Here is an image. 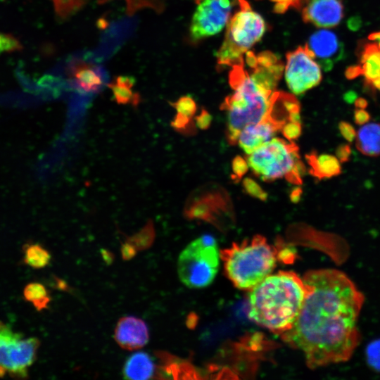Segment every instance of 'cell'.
I'll return each mask as SVG.
<instances>
[{
  "mask_svg": "<svg viewBox=\"0 0 380 380\" xmlns=\"http://www.w3.org/2000/svg\"><path fill=\"white\" fill-rule=\"evenodd\" d=\"M112 90L114 99L118 104L131 105L137 106L141 102V96L138 92L132 90V88L116 84L115 82L108 84Z\"/></svg>",
  "mask_w": 380,
  "mask_h": 380,
  "instance_id": "cell-23",
  "label": "cell"
},
{
  "mask_svg": "<svg viewBox=\"0 0 380 380\" xmlns=\"http://www.w3.org/2000/svg\"><path fill=\"white\" fill-rule=\"evenodd\" d=\"M360 75H361V71L357 65L348 67L346 71V77L349 80L355 79Z\"/></svg>",
  "mask_w": 380,
  "mask_h": 380,
  "instance_id": "cell-41",
  "label": "cell"
},
{
  "mask_svg": "<svg viewBox=\"0 0 380 380\" xmlns=\"http://www.w3.org/2000/svg\"><path fill=\"white\" fill-rule=\"evenodd\" d=\"M23 261L34 269H42L47 266L51 260L50 253L42 245L30 243L23 247Z\"/></svg>",
  "mask_w": 380,
  "mask_h": 380,
  "instance_id": "cell-21",
  "label": "cell"
},
{
  "mask_svg": "<svg viewBox=\"0 0 380 380\" xmlns=\"http://www.w3.org/2000/svg\"><path fill=\"white\" fill-rule=\"evenodd\" d=\"M248 167L249 166L247 161L245 160L243 158L240 156H236L233 159L232 163V179L236 183L239 182L243 175L247 172Z\"/></svg>",
  "mask_w": 380,
  "mask_h": 380,
  "instance_id": "cell-31",
  "label": "cell"
},
{
  "mask_svg": "<svg viewBox=\"0 0 380 380\" xmlns=\"http://www.w3.org/2000/svg\"><path fill=\"white\" fill-rule=\"evenodd\" d=\"M355 147L362 154L369 157L380 156V123L368 122L357 132Z\"/></svg>",
  "mask_w": 380,
  "mask_h": 380,
  "instance_id": "cell-19",
  "label": "cell"
},
{
  "mask_svg": "<svg viewBox=\"0 0 380 380\" xmlns=\"http://www.w3.org/2000/svg\"><path fill=\"white\" fill-rule=\"evenodd\" d=\"M301 194V189L300 188H297L296 189L293 190L291 194V200L296 203L299 201L300 197Z\"/></svg>",
  "mask_w": 380,
  "mask_h": 380,
  "instance_id": "cell-45",
  "label": "cell"
},
{
  "mask_svg": "<svg viewBox=\"0 0 380 380\" xmlns=\"http://www.w3.org/2000/svg\"><path fill=\"white\" fill-rule=\"evenodd\" d=\"M356 96H355V94L354 92H347L346 94V97L345 99H346L347 101H348L349 100L352 101V100H355L356 99Z\"/></svg>",
  "mask_w": 380,
  "mask_h": 380,
  "instance_id": "cell-48",
  "label": "cell"
},
{
  "mask_svg": "<svg viewBox=\"0 0 380 380\" xmlns=\"http://www.w3.org/2000/svg\"><path fill=\"white\" fill-rule=\"evenodd\" d=\"M121 251L123 258L129 260L135 255L137 250L132 244L126 241V243L122 246Z\"/></svg>",
  "mask_w": 380,
  "mask_h": 380,
  "instance_id": "cell-39",
  "label": "cell"
},
{
  "mask_svg": "<svg viewBox=\"0 0 380 380\" xmlns=\"http://www.w3.org/2000/svg\"><path fill=\"white\" fill-rule=\"evenodd\" d=\"M157 367L146 353L137 352L131 355L125 362L122 375L125 379L146 380L156 378Z\"/></svg>",
  "mask_w": 380,
  "mask_h": 380,
  "instance_id": "cell-17",
  "label": "cell"
},
{
  "mask_svg": "<svg viewBox=\"0 0 380 380\" xmlns=\"http://www.w3.org/2000/svg\"><path fill=\"white\" fill-rule=\"evenodd\" d=\"M303 279L307 288L304 303L281 338L303 353L309 368L348 361L361 340L357 322L364 295L338 270H309Z\"/></svg>",
  "mask_w": 380,
  "mask_h": 380,
  "instance_id": "cell-1",
  "label": "cell"
},
{
  "mask_svg": "<svg viewBox=\"0 0 380 380\" xmlns=\"http://www.w3.org/2000/svg\"><path fill=\"white\" fill-rule=\"evenodd\" d=\"M338 127L341 136L347 141L351 143L355 141L357 132L350 123L346 121H341L338 123Z\"/></svg>",
  "mask_w": 380,
  "mask_h": 380,
  "instance_id": "cell-35",
  "label": "cell"
},
{
  "mask_svg": "<svg viewBox=\"0 0 380 380\" xmlns=\"http://www.w3.org/2000/svg\"><path fill=\"white\" fill-rule=\"evenodd\" d=\"M116 343L125 350L142 348L148 341L149 333L146 323L141 319L127 316L118 322L114 331Z\"/></svg>",
  "mask_w": 380,
  "mask_h": 380,
  "instance_id": "cell-15",
  "label": "cell"
},
{
  "mask_svg": "<svg viewBox=\"0 0 380 380\" xmlns=\"http://www.w3.org/2000/svg\"><path fill=\"white\" fill-rule=\"evenodd\" d=\"M353 118L355 123L362 126L369 122L371 115L365 109L355 108Z\"/></svg>",
  "mask_w": 380,
  "mask_h": 380,
  "instance_id": "cell-38",
  "label": "cell"
},
{
  "mask_svg": "<svg viewBox=\"0 0 380 380\" xmlns=\"http://www.w3.org/2000/svg\"><path fill=\"white\" fill-rule=\"evenodd\" d=\"M56 15L65 19L79 11L86 0H52Z\"/></svg>",
  "mask_w": 380,
  "mask_h": 380,
  "instance_id": "cell-25",
  "label": "cell"
},
{
  "mask_svg": "<svg viewBox=\"0 0 380 380\" xmlns=\"http://www.w3.org/2000/svg\"><path fill=\"white\" fill-rule=\"evenodd\" d=\"M275 3L274 11L277 13H283L289 8H299L303 0H271Z\"/></svg>",
  "mask_w": 380,
  "mask_h": 380,
  "instance_id": "cell-34",
  "label": "cell"
},
{
  "mask_svg": "<svg viewBox=\"0 0 380 380\" xmlns=\"http://www.w3.org/2000/svg\"><path fill=\"white\" fill-rule=\"evenodd\" d=\"M177 110V113L192 118L196 111V104L189 96H183L175 102L170 103Z\"/></svg>",
  "mask_w": 380,
  "mask_h": 380,
  "instance_id": "cell-27",
  "label": "cell"
},
{
  "mask_svg": "<svg viewBox=\"0 0 380 380\" xmlns=\"http://www.w3.org/2000/svg\"><path fill=\"white\" fill-rule=\"evenodd\" d=\"M197 4L189 29L193 40L215 35L227 25L232 11L229 0H200Z\"/></svg>",
  "mask_w": 380,
  "mask_h": 380,
  "instance_id": "cell-11",
  "label": "cell"
},
{
  "mask_svg": "<svg viewBox=\"0 0 380 380\" xmlns=\"http://www.w3.org/2000/svg\"><path fill=\"white\" fill-rule=\"evenodd\" d=\"M335 153L341 163H346L349 160L352 150L349 144H341L337 147Z\"/></svg>",
  "mask_w": 380,
  "mask_h": 380,
  "instance_id": "cell-37",
  "label": "cell"
},
{
  "mask_svg": "<svg viewBox=\"0 0 380 380\" xmlns=\"http://www.w3.org/2000/svg\"><path fill=\"white\" fill-rule=\"evenodd\" d=\"M196 126L201 129H208L212 120L210 114L205 109L201 110V113L195 118Z\"/></svg>",
  "mask_w": 380,
  "mask_h": 380,
  "instance_id": "cell-36",
  "label": "cell"
},
{
  "mask_svg": "<svg viewBox=\"0 0 380 380\" xmlns=\"http://www.w3.org/2000/svg\"><path fill=\"white\" fill-rule=\"evenodd\" d=\"M65 74L70 85L81 93H97L103 84L99 68L82 59H71L66 65Z\"/></svg>",
  "mask_w": 380,
  "mask_h": 380,
  "instance_id": "cell-13",
  "label": "cell"
},
{
  "mask_svg": "<svg viewBox=\"0 0 380 380\" xmlns=\"http://www.w3.org/2000/svg\"><path fill=\"white\" fill-rule=\"evenodd\" d=\"M97 25L99 28L103 29L108 25V23L105 19H99Z\"/></svg>",
  "mask_w": 380,
  "mask_h": 380,
  "instance_id": "cell-47",
  "label": "cell"
},
{
  "mask_svg": "<svg viewBox=\"0 0 380 380\" xmlns=\"http://www.w3.org/2000/svg\"><path fill=\"white\" fill-rule=\"evenodd\" d=\"M366 357L369 365L380 372V339L374 340L367 346Z\"/></svg>",
  "mask_w": 380,
  "mask_h": 380,
  "instance_id": "cell-29",
  "label": "cell"
},
{
  "mask_svg": "<svg viewBox=\"0 0 380 380\" xmlns=\"http://www.w3.org/2000/svg\"><path fill=\"white\" fill-rule=\"evenodd\" d=\"M278 131L275 125L265 120L244 127L239 133L237 144L248 155L270 140Z\"/></svg>",
  "mask_w": 380,
  "mask_h": 380,
  "instance_id": "cell-16",
  "label": "cell"
},
{
  "mask_svg": "<svg viewBox=\"0 0 380 380\" xmlns=\"http://www.w3.org/2000/svg\"><path fill=\"white\" fill-rule=\"evenodd\" d=\"M322 79L320 65L306 44L286 54L285 80L293 94H303L317 86Z\"/></svg>",
  "mask_w": 380,
  "mask_h": 380,
  "instance_id": "cell-10",
  "label": "cell"
},
{
  "mask_svg": "<svg viewBox=\"0 0 380 380\" xmlns=\"http://www.w3.org/2000/svg\"><path fill=\"white\" fill-rule=\"evenodd\" d=\"M369 87L380 91V75L377 78H376L374 81H372L369 84Z\"/></svg>",
  "mask_w": 380,
  "mask_h": 380,
  "instance_id": "cell-46",
  "label": "cell"
},
{
  "mask_svg": "<svg viewBox=\"0 0 380 380\" xmlns=\"http://www.w3.org/2000/svg\"><path fill=\"white\" fill-rule=\"evenodd\" d=\"M225 273L234 286L251 290L270 275L277 262L275 250L259 234L220 251Z\"/></svg>",
  "mask_w": 380,
  "mask_h": 380,
  "instance_id": "cell-4",
  "label": "cell"
},
{
  "mask_svg": "<svg viewBox=\"0 0 380 380\" xmlns=\"http://www.w3.org/2000/svg\"><path fill=\"white\" fill-rule=\"evenodd\" d=\"M155 239L153 222L149 220L145 226L133 236L128 237L127 241L132 244L137 250L148 248Z\"/></svg>",
  "mask_w": 380,
  "mask_h": 380,
  "instance_id": "cell-24",
  "label": "cell"
},
{
  "mask_svg": "<svg viewBox=\"0 0 380 380\" xmlns=\"http://www.w3.org/2000/svg\"><path fill=\"white\" fill-rule=\"evenodd\" d=\"M305 158L310 167L309 173L318 179L336 177L341 172V163L336 156L312 151L305 155Z\"/></svg>",
  "mask_w": 380,
  "mask_h": 380,
  "instance_id": "cell-18",
  "label": "cell"
},
{
  "mask_svg": "<svg viewBox=\"0 0 380 380\" xmlns=\"http://www.w3.org/2000/svg\"><path fill=\"white\" fill-rule=\"evenodd\" d=\"M242 186L245 192L251 196L256 198L261 201L267 200V194L253 179L246 177L243 180Z\"/></svg>",
  "mask_w": 380,
  "mask_h": 380,
  "instance_id": "cell-30",
  "label": "cell"
},
{
  "mask_svg": "<svg viewBox=\"0 0 380 380\" xmlns=\"http://www.w3.org/2000/svg\"><path fill=\"white\" fill-rule=\"evenodd\" d=\"M282 134L289 141L298 139L302 132L301 123L299 121H290L286 122L281 129Z\"/></svg>",
  "mask_w": 380,
  "mask_h": 380,
  "instance_id": "cell-33",
  "label": "cell"
},
{
  "mask_svg": "<svg viewBox=\"0 0 380 380\" xmlns=\"http://www.w3.org/2000/svg\"><path fill=\"white\" fill-rule=\"evenodd\" d=\"M23 297L32 303L37 311L47 308L51 300L46 288L39 282L27 284L23 289Z\"/></svg>",
  "mask_w": 380,
  "mask_h": 380,
  "instance_id": "cell-22",
  "label": "cell"
},
{
  "mask_svg": "<svg viewBox=\"0 0 380 380\" xmlns=\"http://www.w3.org/2000/svg\"><path fill=\"white\" fill-rule=\"evenodd\" d=\"M355 108L365 109L368 106L367 101L362 97H357L354 101Z\"/></svg>",
  "mask_w": 380,
  "mask_h": 380,
  "instance_id": "cell-43",
  "label": "cell"
},
{
  "mask_svg": "<svg viewBox=\"0 0 380 380\" xmlns=\"http://www.w3.org/2000/svg\"><path fill=\"white\" fill-rule=\"evenodd\" d=\"M307 294L304 280L293 271L270 274L250 290L248 316L258 325L281 336L291 329Z\"/></svg>",
  "mask_w": 380,
  "mask_h": 380,
  "instance_id": "cell-3",
  "label": "cell"
},
{
  "mask_svg": "<svg viewBox=\"0 0 380 380\" xmlns=\"http://www.w3.org/2000/svg\"><path fill=\"white\" fill-rule=\"evenodd\" d=\"M171 126L176 132L184 135H191L195 132V125L192 122V118L178 113L172 119Z\"/></svg>",
  "mask_w": 380,
  "mask_h": 380,
  "instance_id": "cell-28",
  "label": "cell"
},
{
  "mask_svg": "<svg viewBox=\"0 0 380 380\" xmlns=\"http://www.w3.org/2000/svg\"><path fill=\"white\" fill-rule=\"evenodd\" d=\"M114 82L118 84L132 88L135 83V80L130 76H118Z\"/></svg>",
  "mask_w": 380,
  "mask_h": 380,
  "instance_id": "cell-40",
  "label": "cell"
},
{
  "mask_svg": "<svg viewBox=\"0 0 380 380\" xmlns=\"http://www.w3.org/2000/svg\"><path fill=\"white\" fill-rule=\"evenodd\" d=\"M341 0H307L302 10V18L321 28L337 26L343 18Z\"/></svg>",
  "mask_w": 380,
  "mask_h": 380,
  "instance_id": "cell-12",
  "label": "cell"
},
{
  "mask_svg": "<svg viewBox=\"0 0 380 380\" xmlns=\"http://www.w3.org/2000/svg\"><path fill=\"white\" fill-rule=\"evenodd\" d=\"M127 13L129 15H134L137 11L148 8L158 13H160L164 8V0H126Z\"/></svg>",
  "mask_w": 380,
  "mask_h": 380,
  "instance_id": "cell-26",
  "label": "cell"
},
{
  "mask_svg": "<svg viewBox=\"0 0 380 380\" xmlns=\"http://www.w3.org/2000/svg\"><path fill=\"white\" fill-rule=\"evenodd\" d=\"M348 25L350 30H356L360 27L361 20L357 17H353L348 20Z\"/></svg>",
  "mask_w": 380,
  "mask_h": 380,
  "instance_id": "cell-42",
  "label": "cell"
},
{
  "mask_svg": "<svg viewBox=\"0 0 380 380\" xmlns=\"http://www.w3.org/2000/svg\"><path fill=\"white\" fill-rule=\"evenodd\" d=\"M39 346L37 338H23L22 334L0 321V365L11 377L25 379L28 376V369L36 360Z\"/></svg>",
  "mask_w": 380,
  "mask_h": 380,
  "instance_id": "cell-8",
  "label": "cell"
},
{
  "mask_svg": "<svg viewBox=\"0 0 380 380\" xmlns=\"http://www.w3.org/2000/svg\"><path fill=\"white\" fill-rule=\"evenodd\" d=\"M21 49L22 45L15 37L0 32V54L4 52L19 51Z\"/></svg>",
  "mask_w": 380,
  "mask_h": 380,
  "instance_id": "cell-32",
  "label": "cell"
},
{
  "mask_svg": "<svg viewBox=\"0 0 380 380\" xmlns=\"http://www.w3.org/2000/svg\"><path fill=\"white\" fill-rule=\"evenodd\" d=\"M239 10L229 20L222 44L217 52L219 65L231 68L242 63L245 54L262 37L263 18L246 0H239Z\"/></svg>",
  "mask_w": 380,
  "mask_h": 380,
  "instance_id": "cell-6",
  "label": "cell"
},
{
  "mask_svg": "<svg viewBox=\"0 0 380 380\" xmlns=\"http://www.w3.org/2000/svg\"><path fill=\"white\" fill-rule=\"evenodd\" d=\"M298 151L293 141L273 138L248 154L246 161L253 174L262 181L284 177L289 182L300 185L306 169Z\"/></svg>",
  "mask_w": 380,
  "mask_h": 380,
  "instance_id": "cell-5",
  "label": "cell"
},
{
  "mask_svg": "<svg viewBox=\"0 0 380 380\" xmlns=\"http://www.w3.org/2000/svg\"><path fill=\"white\" fill-rule=\"evenodd\" d=\"M220 258L217 242L212 236L203 235L192 241L177 260L180 281L191 289L208 286L218 272Z\"/></svg>",
  "mask_w": 380,
  "mask_h": 380,
  "instance_id": "cell-7",
  "label": "cell"
},
{
  "mask_svg": "<svg viewBox=\"0 0 380 380\" xmlns=\"http://www.w3.org/2000/svg\"><path fill=\"white\" fill-rule=\"evenodd\" d=\"M284 69L282 61L270 51L255 54L248 51L242 63L232 67L229 83L233 93L220 107L227 113L226 134L230 144H237L244 127L267 118Z\"/></svg>",
  "mask_w": 380,
  "mask_h": 380,
  "instance_id": "cell-2",
  "label": "cell"
},
{
  "mask_svg": "<svg viewBox=\"0 0 380 380\" xmlns=\"http://www.w3.org/2000/svg\"><path fill=\"white\" fill-rule=\"evenodd\" d=\"M368 39L374 43L380 49V31L369 34L368 36Z\"/></svg>",
  "mask_w": 380,
  "mask_h": 380,
  "instance_id": "cell-44",
  "label": "cell"
},
{
  "mask_svg": "<svg viewBox=\"0 0 380 380\" xmlns=\"http://www.w3.org/2000/svg\"><path fill=\"white\" fill-rule=\"evenodd\" d=\"M7 374V370L3 366L0 365V378L4 377Z\"/></svg>",
  "mask_w": 380,
  "mask_h": 380,
  "instance_id": "cell-49",
  "label": "cell"
},
{
  "mask_svg": "<svg viewBox=\"0 0 380 380\" xmlns=\"http://www.w3.org/2000/svg\"><path fill=\"white\" fill-rule=\"evenodd\" d=\"M359 67L365 84H369L380 75V49L373 42L365 43L360 54Z\"/></svg>",
  "mask_w": 380,
  "mask_h": 380,
  "instance_id": "cell-20",
  "label": "cell"
},
{
  "mask_svg": "<svg viewBox=\"0 0 380 380\" xmlns=\"http://www.w3.org/2000/svg\"><path fill=\"white\" fill-rule=\"evenodd\" d=\"M233 214V204L227 191L216 184L201 186L190 194L184 208L189 219L213 220L215 216Z\"/></svg>",
  "mask_w": 380,
  "mask_h": 380,
  "instance_id": "cell-9",
  "label": "cell"
},
{
  "mask_svg": "<svg viewBox=\"0 0 380 380\" xmlns=\"http://www.w3.org/2000/svg\"><path fill=\"white\" fill-rule=\"evenodd\" d=\"M315 59H319L325 70H330L334 62L338 61L343 53L342 44L334 32L321 30L313 33L306 44Z\"/></svg>",
  "mask_w": 380,
  "mask_h": 380,
  "instance_id": "cell-14",
  "label": "cell"
}]
</instances>
